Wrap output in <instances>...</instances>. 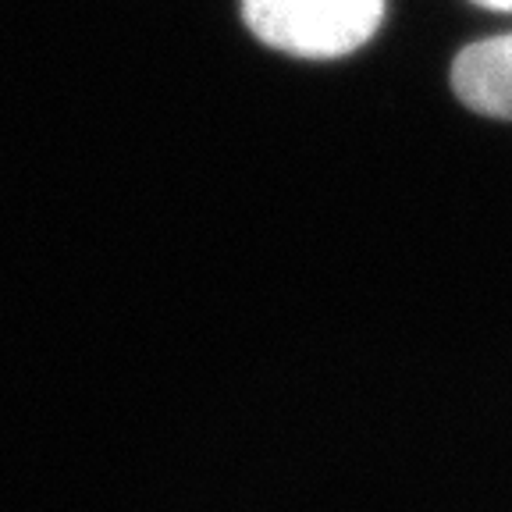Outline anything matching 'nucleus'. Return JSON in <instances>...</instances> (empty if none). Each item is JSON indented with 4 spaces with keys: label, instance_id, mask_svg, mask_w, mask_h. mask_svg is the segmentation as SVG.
Wrapping results in <instances>:
<instances>
[{
    "label": "nucleus",
    "instance_id": "1",
    "mask_svg": "<svg viewBox=\"0 0 512 512\" xmlns=\"http://www.w3.org/2000/svg\"><path fill=\"white\" fill-rule=\"evenodd\" d=\"M384 18V0H242L256 40L292 57H345L360 50Z\"/></svg>",
    "mask_w": 512,
    "mask_h": 512
},
{
    "label": "nucleus",
    "instance_id": "2",
    "mask_svg": "<svg viewBox=\"0 0 512 512\" xmlns=\"http://www.w3.org/2000/svg\"><path fill=\"white\" fill-rule=\"evenodd\" d=\"M452 89L470 111L512 121V32L466 47L452 64Z\"/></svg>",
    "mask_w": 512,
    "mask_h": 512
},
{
    "label": "nucleus",
    "instance_id": "3",
    "mask_svg": "<svg viewBox=\"0 0 512 512\" xmlns=\"http://www.w3.org/2000/svg\"><path fill=\"white\" fill-rule=\"evenodd\" d=\"M473 4H480V8L488 11H512V0H473Z\"/></svg>",
    "mask_w": 512,
    "mask_h": 512
}]
</instances>
